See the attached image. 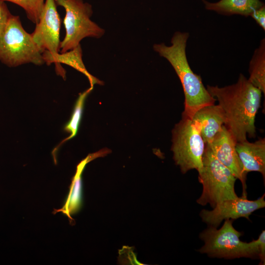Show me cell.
I'll return each mask as SVG.
<instances>
[{
    "mask_svg": "<svg viewBox=\"0 0 265 265\" xmlns=\"http://www.w3.org/2000/svg\"><path fill=\"white\" fill-rule=\"evenodd\" d=\"M207 89L223 110L224 125L237 142L246 140L247 135L256 136L255 117L262 93L259 89L240 74L235 84L223 87L207 85Z\"/></svg>",
    "mask_w": 265,
    "mask_h": 265,
    "instance_id": "cell-1",
    "label": "cell"
},
{
    "mask_svg": "<svg viewBox=\"0 0 265 265\" xmlns=\"http://www.w3.org/2000/svg\"><path fill=\"white\" fill-rule=\"evenodd\" d=\"M189 33L176 32L171 45L155 44L153 49L170 63L182 83L185 95V107L182 117L191 120L195 113L203 107L214 105L216 101L203 84L201 76L190 68L186 55V46Z\"/></svg>",
    "mask_w": 265,
    "mask_h": 265,
    "instance_id": "cell-2",
    "label": "cell"
},
{
    "mask_svg": "<svg viewBox=\"0 0 265 265\" xmlns=\"http://www.w3.org/2000/svg\"><path fill=\"white\" fill-rule=\"evenodd\" d=\"M198 180L203 186L202 192L196 202L209 204L213 209L218 204L237 198L235 184L237 179L232 172L221 163L206 145L202 159V168Z\"/></svg>",
    "mask_w": 265,
    "mask_h": 265,
    "instance_id": "cell-3",
    "label": "cell"
},
{
    "mask_svg": "<svg viewBox=\"0 0 265 265\" xmlns=\"http://www.w3.org/2000/svg\"><path fill=\"white\" fill-rule=\"evenodd\" d=\"M241 236V233L234 227L233 220L226 219L220 229L210 226L200 234L204 244L198 251L210 257L226 259L258 257L257 240L243 242L240 239Z\"/></svg>",
    "mask_w": 265,
    "mask_h": 265,
    "instance_id": "cell-4",
    "label": "cell"
},
{
    "mask_svg": "<svg viewBox=\"0 0 265 265\" xmlns=\"http://www.w3.org/2000/svg\"><path fill=\"white\" fill-rule=\"evenodd\" d=\"M0 61L9 67L45 63L42 53L31 34L24 29L18 16L12 15L0 36Z\"/></svg>",
    "mask_w": 265,
    "mask_h": 265,
    "instance_id": "cell-5",
    "label": "cell"
},
{
    "mask_svg": "<svg viewBox=\"0 0 265 265\" xmlns=\"http://www.w3.org/2000/svg\"><path fill=\"white\" fill-rule=\"evenodd\" d=\"M56 5L63 7L65 16L63 24L66 34L60 42L59 50L64 53L71 50L86 37L100 38L105 30L91 20L93 10L91 4L83 0H55Z\"/></svg>",
    "mask_w": 265,
    "mask_h": 265,
    "instance_id": "cell-6",
    "label": "cell"
},
{
    "mask_svg": "<svg viewBox=\"0 0 265 265\" xmlns=\"http://www.w3.org/2000/svg\"><path fill=\"white\" fill-rule=\"evenodd\" d=\"M172 134L173 159L181 172L185 174L192 169L200 172L206 144L191 120L182 117L175 125Z\"/></svg>",
    "mask_w": 265,
    "mask_h": 265,
    "instance_id": "cell-7",
    "label": "cell"
},
{
    "mask_svg": "<svg viewBox=\"0 0 265 265\" xmlns=\"http://www.w3.org/2000/svg\"><path fill=\"white\" fill-rule=\"evenodd\" d=\"M55 0H45L39 22L31 34L42 53L54 56L58 53L60 19Z\"/></svg>",
    "mask_w": 265,
    "mask_h": 265,
    "instance_id": "cell-8",
    "label": "cell"
},
{
    "mask_svg": "<svg viewBox=\"0 0 265 265\" xmlns=\"http://www.w3.org/2000/svg\"><path fill=\"white\" fill-rule=\"evenodd\" d=\"M264 198L265 194L255 200H249L247 195H242L240 197L224 201L216 205L212 210H202L200 216L203 222L216 228L226 219L244 217L249 220L251 213L265 207Z\"/></svg>",
    "mask_w": 265,
    "mask_h": 265,
    "instance_id": "cell-9",
    "label": "cell"
},
{
    "mask_svg": "<svg viewBox=\"0 0 265 265\" xmlns=\"http://www.w3.org/2000/svg\"><path fill=\"white\" fill-rule=\"evenodd\" d=\"M237 142L233 135L224 125L212 141L206 145L209 147L214 157L227 167L237 179L240 181L243 186L242 195H247L245 190L246 174L243 171L236 151Z\"/></svg>",
    "mask_w": 265,
    "mask_h": 265,
    "instance_id": "cell-10",
    "label": "cell"
},
{
    "mask_svg": "<svg viewBox=\"0 0 265 265\" xmlns=\"http://www.w3.org/2000/svg\"><path fill=\"white\" fill-rule=\"evenodd\" d=\"M191 121L198 129L205 143H210L225 124L226 118L219 105H212L202 107L193 116Z\"/></svg>",
    "mask_w": 265,
    "mask_h": 265,
    "instance_id": "cell-11",
    "label": "cell"
},
{
    "mask_svg": "<svg viewBox=\"0 0 265 265\" xmlns=\"http://www.w3.org/2000/svg\"><path fill=\"white\" fill-rule=\"evenodd\" d=\"M236 151L244 173L257 171L265 177V140L260 138L254 142L247 140L237 142Z\"/></svg>",
    "mask_w": 265,
    "mask_h": 265,
    "instance_id": "cell-12",
    "label": "cell"
},
{
    "mask_svg": "<svg viewBox=\"0 0 265 265\" xmlns=\"http://www.w3.org/2000/svg\"><path fill=\"white\" fill-rule=\"evenodd\" d=\"M109 150H102L88 155L77 166V171L71 186L70 192L64 206L61 210L68 216L77 212L81 206L82 202V180L81 174L86 164L91 160L100 157L107 155Z\"/></svg>",
    "mask_w": 265,
    "mask_h": 265,
    "instance_id": "cell-13",
    "label": "cell"
},
{
    "mask_svg": "<svg viewBox=\"0 0 265 265\" xmlns=\"http://www.w3.org/2000/svg\"><path fill=\"white\" fill-rule=\"evenodd\" d=\"M42 56L45 63L48 65L55 63L56 69L59 67V69L61 70L60 68H62L60 66V64L63 63L82 73L88 78L91 87H93L95 84H103L102 81L91 75L86 70L82 61V52L80 44L71 50L64 53H58L54 56L43 53Z\"/></svg>",
    "mask_w": 265,
    "mask_h": 265,
    "instance_id": "cell-14",
    "label": "cell"
},
{
    "mask_svg": "<svg viewBox=\"0 0 265 265\" xmlns=\"http://www.w3.org/2000/svg\"><path fill=\"white\" fill-rule=\"evenodd\" d=\"M202 1L206 9L227 16L237 14L250 16L255 9L265 4L261 0H220L216 2Z\"/></svg>",
    "mask_w": 265,
    "mask_h": 265,
    "instance_id": "cell-15",
    "label": "cell"
},
{
    "mask_svg": "<svg viewBox=\"0 0 265 265\" xmlns=\"http://www.w3.org/2000/svg\"><path fill=\"white\" fill-rule=\"evenodd\" d=\"M248 80L265 93V39H263L250 60Z\"/></svg>",
    "mask_w": 265,
    "mask_h": 265,
    "instance_id": "cell-16",
    "label": "cell"
},
{
    "mask_svg": "<svg viewBox=\"0 0 265 265\" xmlns=\"http://www.w3.org/2000/svg\"><path fill=\"white\" fill-rule=\"evenodd\" d=\"M93 89V87L90 86V88L80 94L76 102L71 118L64 127V130L70 132L71 134L63 142L74 137L77 134L81 119L85 100Z\"/></svg>",
    "mask_w": 265,
    "mask_h": 265,
    "instance_id": "cell-17",
    "label": "cell"
},
{
    "mask_svg": "<svg viewBox=\"0 0 265 265\" xmlns=\"http://www.w3.org/2000/svg\"><path fill=\"white\" fill-rule=\"evenodd\" d=\"M15 3L25 10L29 20L36 24L39 20L45 0H2Z\"/></svg>",
    "mask_w": 265,
    "mask_h": 265,
    "instance_id": "cell-18",
    "label": "cell"
},
{
    "mask_svg": "<svg viewBox=\"0 0 265 265\" xmlns=\"http://www.w3.org/2000/svg\"><path fill=\"white\" fill-rule=\"evenodd\" d=\"M12 15L4 1L0 0V36Z\"/></svg>",
    "mask_w": 265,
    "mask_h": 265,
    "instance_id": "cell-19",
    "label": "cell"
},
{
    "mask_svg": "<svg viewBox=\"0 0 265 265\" xmlns=\"http://www.w3.org/2000/svg\"><path fill=\"white\" fill-rule=\"evenodd\" d=\"M260 26L265 30V4L255 9L250 15Z\"/></svg>",
    "mask_w": 265,
    "mask_h": 265,
    "instance_id": "cell-20",
    "label": "cell"
},
{
    "mask_svg": "<svg viewBox=\"0 0 265 265\" xmlns=\"http://www.w3.org/2000/svg\"><path fill=\"white\" fill-rule=\"evenodd\" d=\"M258 245V257L260 259L261 264L265 263V231L263 230L256 239Z\"/></svg>",
    "mask_w": 265,
    "mask_h": 265,
    "instance_id": "cell-21",
    "label": "cell"
}]
</instances>
